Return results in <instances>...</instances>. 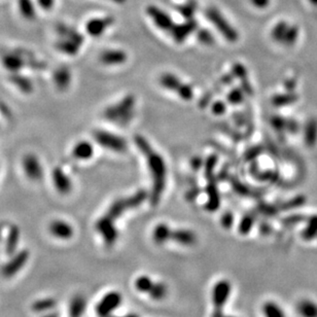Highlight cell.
<instances>
[{"label":"cell","mask_w":317,"mask_h":317,"mask_svg":"<svg viewBox=\"0 0 317 317\" xmlns=\"http://www.w3.org/2000/svg\"><path fill=\"white\" fill-rule=\"evenodd\" d=\"M135 143L138 149L146 156V163L148 169L152 176V191L150 195V203L152 206H155L160 202L161 196L165 189L166 182V164L164 159L160 153H157L148 141L142 137L137 135L135 137Z\"/></svg>","instance_id":"obj_1"},{"label":"cell","mask_w":317,"mask_h":317,"mask_svg":"<svg viewBox=\"0 0 317 317\" xmlns=\"http://www.w3.org/2000/svg\"><path fill=\"white\" fill-rule=\"evenodd\" d=\"M135 107V97L132 95L126 96L119 103L107 109L104 112L105 119L112 122L126 124L133 117V110Z\"/></svg>","instance_id":"obj_2"},{"label":"cell","mask_w":317,"mask_h":317,"mask_svg":"<svg viewBox=\"0 0 317 317\" xmlns=\"http://www.w3.org/2000/svg\"><path fill=\"white\" fill-rule=\"evenodd\" d=\"M147 195L144 191L140 190L138 191L135 195L128 197V198H123L115 201L112 206L110 207L107 216L112 219L113 221L119 219L125 211L129 209H134L140 206L146 199Z\"/></svg>","instance_id":"obj_3"},{"label":"cell","mask_w":317,"mask_h":317,"mask_svg":"<svg viewBox=\"0 0 317 317\" xmlns=\"http://www.w3.org/2000/svg\"><path fill=\"white\" fill-rule=\"evenodd\" d=\"M96 142L108 149L116 152H124L127 150V142L124 138L115 135L111 132L96 130L93 134Z\"/></svg>","instance_id":"obj_4"},{"label":"cell","mask_w":317,"mask_h":317,"mask_svg":"<svg viewBox=\"0 0 317 317\" xmlns=\"http://www.w3.org/2000/svg\"><path fill=\"white\" fill-rule=\"evenodd\" d=\"M123 297L119 292H111L105 295L96 306L99 317H110L122 304Z\"/></svg>","instance_id":"obj_5"},{"label":"cell","mask_w":317,"mask_h":317,"mask_svg":"<svg viewBox=\"0 0 317 317\" xmlns=\"http://www.w3.org/2000/svg\"><path fill=\"white\" fill-rule=\"evenodd\" d=\"M114 222L115 221H113L112 219H110L107 215H105L96 224L97 231L103 237L104 242L108 245L115 244L119 237V233Z\"/></svg>","instance_id":"obj_6"},{"label":"cell","mask_w":317,"mask_h":317,"mask_svg":"<svg viewBox=\"0 0 317 317\" xmlns=\"http://www.w3.org/2000/svg\"><path fill=\"white\" fill-rule=\"evenodd\" d=\"M232 292V285L229 280L223 279L215 284L213 289V303L216 309H223L227 304Z\"/></svg>","instance_id":"obj_7"},{"label":"cell","mask_w":317,"mask_h":317,"mask_svg":"<svg viewBox=\"0 0 317 317\" xmlns=\"http://www.w3.org/2000/svg\"><path fill=\"white\" fill-rule=\"evenodd\" d=\"M208 17L229 41L234 42L238 39L237 31L233 27H231V25L217 11H214V10L209 11Z\"/></svg>","instance_id":"obj_8"},{"label":"cell","mask_w":317,"mask_h":317,"mask_svg":"<svg viewBox=\"0 0 317 317\" xmlns=\"http://www.w3.org/2000/svg\"><path fill=\"white\" fill-rule=\"evenodd\" d=\"M50 234L52 236H55L56 238H60V239H70L73 236V228L66 222L56 220L54 222H51L48 228Z\"/></svg>","instance_id":"obj_9"},{"label":"cell","mask_w":317,"mask_h":317,"mask_svg":"<svg viewBox=\"0 0 317 317\" xmlns=\"http://www.w3.org/2000/svg\"><path fill=\"white\" fill-rule=\"evenodd\" d=\"M209 180L210 181L208 182L207 188H206L208 200L205 205V208L208 211H210V213H215V211H217L221 206V196L218 190L217 182L211 181V179Z\"/></svg>","instance_id":"obj_10"},{"label":"cell","mask_w":317,"mask_h":317,"mask_svg":"<svg viewBox=\"0 0 317 317\" xmlns=\"http://www.w3.org/2000/svg\"><path fill=\"white\" fill-rule=\"evenodd\" d=\"M170 240H172V241H174L180 245L191 246L197 242V236L193 231L184 230V229H177V230H172Z\"/></svg>","instance_id":"obj_11"},{"label":"cell","mask_w":317,"mask_h":317,"mask_svg":"<svg viewBox=\"0 0 317 317\" xmlns=\"http://www.w3.org/2000/svg\"><path fill=\"white\" fill-rule=\"evenodd\" d=\"M296 312L300 317H317V302L310 298L300 299L296 304Z\"/></svg>","instance_id":"obj_12"},{"label":"cell","mask_w":317,"mask_h":317,"mask_svg":"<svg viewBox=\"0 0 317 317\" xmlns=\"http://www.w3.org/2000/svg\"><path fill=\"white\" fill-rule=\"evenodd\" d=\"M100 60L105 65H120L127 61V54L121 49H109L102 52Z\"/></svg>","instance_id":"obj_13"},{"label":"cell","mask_w":317,"mask_h":317,"mask_svg":"<svg viewBox=\"0 0 317 317\" xmlns=\"http://www.w3.org/2000/svg\"><path fill=\"white\" fill-rule=\"evenodd\" d=\"M24 169L26 174L32 179H39L42 175L41 166L37 159L33 155L26 156L24 160Z\"/></svg>","instance_id":"obj_14"},{"label":"cell","mask_w":317,"mask_h":317,"mask_svg":"<svg viewBox=\"0 0 317 317\" xmlns=\"http://www.w3.org/2000/svg\"><path fill=\"white\" fill-rule=\"evenodd\" d=\"M172 230L166 224H159L155 226L152 232V239L154 243L162 245L171 239Z\"/></svg>","instance_id":"obj_15"},{"label":"cell","mask_w":317,"mask_h":317,"mask_svg":"<svg viewBox=\"0 0 317 317\" xmlns=\"http://www.w3.org/2000/svg\"><path fill=\"white\" fill-rule=\"evenodd\" d=\"M52 178H54V182L55 186L58 190L59 193L61 194H68L71 190V181L70 179L65 175V173L57 168L54 171V175H52Z\"/></svg>","instance_id":"obj_16"},{"label":"cell","mask_w":317,"mask_h":317,"mask_svg":"<svg viewBox=\"0 0 317 317\" xmlns=\"http://www.w3.org/2000/svg\"><path fill=\"white\" fill-rule=\"evenodd\" d=\"M304 141L309 147H313L317 143V120L311 119L307 122L304 129Z\"/></svg>","instance_id":"obj_17"},{"label":"cell","mask_w":317,"mask_h":317,"mask_svg":"<svg viewBox=\"0 0 317 317\" xmlns=\"http://www.w3.org/2000/svg\"><path fill=\"white\" fill-rule=\"evenodd\" d=\"M73 156L77 160H89L94 154V148L88 141H81L73 147Z\"/></svg>","instance_id":"obj_18"},{"label":"cell","mask_w":317,"mask_h":317,"mask_svg":"<svg viewBox=\"0 0 317 317\" xmlns=\"http://www.w3.org/2000/svg\"><path fill=\"white\" fill-rule=\"evenodd\" d=\"M148 13L152 17L155 24L157 25V27H160L161 29H164V30H170L173 28L172 21L166 14L153 8L149 9Z\"/></svg>","instance_id":"obj_19"},{"label":"cell","mask_w":317,"mask_h":317,"mask_svg":"<svg viewBox=\"0 0 317 317\" xmlns=\"http://www.w3.org/2000/svg\"><path fill=\"white\" fill-rule=\"evenodd\" d=\"M261 312L263 317H286L283 308L274 301H267L263 303Z\"/></svg>","instance_id":"obj_20"},{"label":"cell","mask_w":317,"mask_h":317,"mask_svg":"<svg viewBox=\"0 0 317 317\" xmlns=\"http://www.w3.org/2000/svg\"><path fill=\"white\" fill-rule=\"evenodd\" d=\"M172 29H173L172 33H173L174 39L177 42H181L189 36V34L191 32H193L196 29V23L195 22H189V23H186L183 25L177 26V27H174Z\"/></svg>","instance_id":"obj_21"},{"label":"cell","mask_w":317,"mask_h":317,"mask_svg":"<svg viewBox=\"0 0 317 317\" xmlns=\"http://www.w3.org/2000/svg\"><path fill=\"white\" fill-rule=\"evenodd\" d=\"M87 302L83 296H75L69 306V317H82L86 310Z\"/></svg>","instance_id":"obj_22"},{"label":"cell","mask_w":317,"mask_h":317,"mask_svg":"<svg viewBox=\"0 0 317 317\" xmlns=\"http://www.w3.org/2000/svg\"><path fill=\"white\" fill-rule=\"evenodd\" d=\"M111 24V20H92L87 25V31L91 36H100Z\"/></svg>","instance_id":"obj_23"},{"label":"cell","mask_w":317,"mask_h":317,"mask_svg":"<svg viewBox=\"0 0 317 317\" xmlns=\"http://www.w3.org/2000/svg\"><path fill=\"white\" fill-rule=\"evenodd\" d=\"M160 84L165 89L170 90V91H174L177 93V91L180 89V87L183 83H181V81L176 75H174L172 73H164L160 77Z\"/></svg>","instance_id":"obj_24"},{"label":"cell","mask_w":317,"mask_h":317,"mask_svg":"<svg viewBox=\"0 0 317 317\" xmlns=\"http://www.w3.org/2000/svg\"><path fill=\"white\" fill-rule=\"evenodd\" d=\"M167 294H168V288L165 283L154 282L147 295H149L150 299L153 301H162L166 298Z\"/></svg>","instance_id":"obj_25"},{"label":"cell","mask_w":317,"mask_h":317,"mask_svg":"<svg viewBox=\"0 0 317 317\" xmlns=\"http://www.w3.org/2000/svg\"><path fill=\"white\" fill-rule=\"evenodd\" d=\"M299 99V96L295 93H286V94H279L273 97L272 103L277 108L285 107V105H289L296 103Z\"/></svg>","instance_id":"obj_26"},{"label":"cell","mask_w":317,"mask_h":317,"mask_svg":"<svg viewBox=\"0 0 317 317\" xmlns=\"http://www.w3.org/2000/svg\"><path fill=\"white\" fill-rule=\"evenodd\" d=\"M153 283L154 282L150 277L146 275H141L135 280V287L138 292L143 293V294H148Z\"/></svg>","instance_id":"obj_27"},{"label":"cell","mask_w":317,"mask_h":317,"mask_svg":"<svg viewBox=\"0 0 317 317\" xmlns=\"http://www.w3.org/2000/svg\"><path fill=\"white\" fill-rule=\"evenodd\" d=\"M288 24L285 22V21H280L278 22L271 31V36L272 38L277 41V42H282L283 40V37L287 31V28H288Z\"/></svg>","instance_id":"obj_28"},{"label":"cell","mask_w":317,"mask_h":317,"mask_svg":"<svg viewBox=\"0 0 317 317\" xmlns=\"http://www.w3.org/2000/svg\"><path fill=\"white\" fill-rule=\"evenodd\" d=\"M55 82L61 89L66 88L70 83V72L66 68H60L55 73Z\"/></svg>","instance_id":"obj_29"},{"label":"cell","mask_w":317,"mask_h":317,"mask_svg":"<svg viewBox=\"0 0 317 317\" xmlns=\"http://www.w3.org/2000/svg\"><path fill=\"white\" fill-rule=\"evenodd\" d=\"M254 222H255V217L254 215H246L243 217V219L240 221V224H239V227H238V230H239V234L241 235H247L253 225H254Z\"/></svg>","instance_id":"obj_30"},{"label":"cell","mask_w":317,"mask_h":317,"mask_svg":"<svg viewBox=\"0 0 317 317\" xmlns=\"http://www.w3.org/2000/svg\"><path fill=\"white\" fill-rule=\"evenodd\" d=\"M317 236V216L310 218L307 227L303 232V238L306 240H311Z\"/></svg>","instance_id":"obj_31"},{"label":"cell","mask_w":317,"mask_h":317,"mask_svg":"<svg viewBox=\"0 0 317 317\" xmlns=\"http://www.w3.org/2000/svg\"><path fill=\"white\" fill-rule=\"evenodd\" d=\"M299 37V28L297 27V26L295 25H292V26H288L287 28V31L283 37V40H282V43H284L285 45H294L295 42L297 41Z\"/></svg>","instance_id":"obj_32"},{"label":"cell","mask_w":317,"mask_h":317,"mask_svg":"<svg viewBox=\"0 0 317 317\" xmlns=\"http://www.w3.org/2000/svg\"><path fill=\"white\" fill-rule=\"evenodd\" d=\"M228 102L231 104H239L244 100V92L241 88H234L228 94Z\"/></svg>","instance_id":"obj_33"},{"label":"cell","mask_w":317,"mask_h":317,"mask_svg":"<svg viewBox=\"0 0 317 317\" xmlns=\"http://www.w3.org/2000/svg\"><path fill=\"white\" fill-rule=\"evenodd\" d=\"M232 73H233L234 77L240 79V82L245 81V79H248L247 78V70L244 67V65H242L240 63H236L233 65Z\"/></svg>","instance_id":"obj_34"},{"label":"cell","mask_w":317,"mask_h":317,"mask_svg":"<svg viewBox=\"0 0 317 317\" xmlns=\"http://www.w3.org/2000/svg\"><path fill=\"white\" fill-rule=\"evenodd\" d=\"M218 163V159L216 155H210L207 161L205 163V175L208 179L213 178V175H214V171H215V168H216V165Z\"/></svg>","instance_id":"obj_35"},{"label":"cell","mask_w":317,"mask_h":317,"mask_svg":"<svg viewBox=\"0 0 317 317\" xmlns=\"http://www.w3.org/2000/svg\"><path fill=\"white\" fill-rule=\"evenodd\" d=\"M178 96L183 99V100H191L194 97V92H193V88L187 84H182L180 89L177 91Z\"/></svg>","instance_id":"obj_36"},{"label":"cell","mask_w":317,"mask_h":317,"mask_svg":"<svg viewBox=\"0 0 317 317\" xmlns=\"http://www.w3.org/2000/svg\"><path fill=\"white\" fill-rule=\"evenodd\" d=\"M286 121L287 119H284L279 116H275L271 119V125L275 130L283 131L286 129Z\"/></svg>","instance_id":"obj_37"},{"label":"cell","mask_w":317,"mask_h":317,"mask_svg":"<svg viewBox=\"0 0 317 317\" xmlns=\"http://www.w3.org/2000/svg\"><path fill=\"white\" fill-rule=\"evenodd\" d=\"M221 223H222V226L223 228L225 229H230L233 224H234V216L232 213H225L221 219Z\"/></svg>","instance_id":"obj_38"},{"label":"cell","mask_w":317,"mask_h":317,"mask_svg":"<svg viewBox=\"0 0 317 317\" xmlns=\"http://www.w3.org/2000/svg\"><path fill=\"white\" fill-rule=\"evenodd\" d=\"M198 39H199L202 43H204V44H213L214 41H215L213 35H211L210 32H208V31H206V30H202V31L199 32V34H198Z\"/></svg>","instance_id":"obj_39"},{"label":"cell","mask_w":317,"mask_h":317,"mask_svg":"<svg viewBox=\"0 0 317 317\" xmlns=\"http://www.w3.org/2000/svg\"><path fill=\"white\" fill-rule=\"evenodd\" d=\"M262 151V148L260 146H253L251 147L249 150L246 151L245 153V159L246 161H251L254 160L255 157H257V155L260 154V152Z\"/></svg>","instance_id":"obj_40"},{"label":"cell","mask_w":317,"mask_h":317,"mask_svg":"<svg viewBox=\"0 0 317 317\" xmlns=\"http://www.w3.org/2000/svg\"><path fill=\"white\" fill-rule=\"evenodd\" d=\"M227 107L223 101H217L213 104V113L217 116H222L226 113Z\"/></svg>","instance_id":"obj_41"},{"label":"cell","mask_w":317,"mask_h":317,"mask_svg":"<svg viewBox=\"0 0 317 317\" xmlns=\"http://www.w3.org/2000/svg\"><path fill=\"white\" fill-rule=\"evenodd\" d=\"M305 203V199L304 197H297L295 199H293L292 201H288L286 203L283 204V207L284 209H290V208H296V207H299L300 205L304 204Z\"/></svg>","instance_id":"obj_42"},{"label":"cell","mask_w":317,"mask_h":317,"mask_svg":"<svg viewBox=\"0 0 317 317\" xmlns=\"http://www.w3.org/2000/svg\"><path fill=\"white\" fill-rule=\"evenodd\" d=\"M233 187L235 189V191L237 193H239L240 195H243V196H247L250 194L249 190L244 186V184H242L241 182H239L238 180H234V183H233Z\"/></svg>","instance_id":"obj_43"},{"label":"cell","mask_w":317,"mask_h":317,"mask_svg":"<svg viewBox=\"0 0 317 317\" xmlns=\"http://www.w3.org/2000/svg\"><path fill=\"white\" fill-rule=\"evenodd\" d=\"M299 129H300V126L296 120L290 119V120L286 121V129L285 130L290 132L292 134H296L297 132L299 131Z\"/></svg>","instance_id":"obj_44"},{"label":"cell","mask_w":317,"mask_h":317,"mask_svg":"<svg viewBox=\"0 0 317 317\" xmlns=\"http://www.w3.org/2000/svg\"><path fill=\"white\" fill-rule=\"evenodd\" d=\"M258 209H259V211H260L261 214L266 215V216H268V217H273V216L276 214L275 207L270 206V205H260Z\"/></svg>","instance_id":"obj_45"},{"label":"cell","mask_w":317,"mask_h":317,"mask_svg":"<svg viewBox=\"0 0 317 317\" xmlns=\"http://www.w3.org/2000/svg\"><path fill=\"white\" fill-rule=\"evenodd\" d=\"M251 3L254 7L258 9H263L270 5V0H251Z\"/></svg>","instance_id":"obj_46"},{"label":"cell","mask_w":317,"mask_h":317,"mask_svg":"<svg viewBox=\"0 0 317 317\" xmlns=\"http://www.w3.org/2000/svg\"><path fill=\"white\" fill-rule=\"evenodd\" d=\"M202 166V160L199 156H195L192 159L191 161V167L195 170H198Z\"/></svg>","instance_id":"obj_47"},{"label":"cell","mask_w":317,"mask_h":317,"mask_svg":"<svg viewBox=\"0 0 317 317\" xmlns=\"http://www.w3.org/2000/svg\"><path fill=\"white\" fill-rule=\"evenodd\" d=\"M234 120L238 126H244L245 125V119L240 114H235Z\"/></svg>","instance_id":"obj_48"},{"label":"cell","mask_w":317,"mask_h":317,"mask_svg":"<svg viewBox=\"0 0 317 317\" xmlns=\"http://www.w3.org/2000/svg\"><path fill=\"white\" fill-rule=\"evenodd\" d=\"M199 195V190L198 189H194V190H191L189 191V193L187 194V199L189 201H194Z\"/></svg>","instance_id":"obj_49"},{"label":"cell","mask_w":317,"mask_h":317,"mask_svg":"<svg viewBox=\"0 0 317 317\" xmlns=\"http://www.w3.org/2000/svg\"><path fill=\"white\" fill-rule=\"evenodd\" d=\"M211 317H235V316H229L223 313V309H216L213 316Z\"/></svg>","instance_id":"obj_50"},{"label":"cell","mask_w":317,"mask_h":317,"mask_svg":"<svg viewBox=\"0 0 317 317\" xmlns=\"http://www.w3.org/2000/svg\"><path fill=\"white\" fill-rule=\"evenodd\" d=\"M110 317H139V316L135 313H130V314H127L125 316H110Z\"/></svg>","instance_id":"obj_51"},{"label":"cell","mask_w":317,"mask_h":317,"mask_svg":"<svg viewBox=\"0 0 317 317\" xmlns=\"http://www.w3.org/2000/svg\"><path fill=\"white\" fill-rule=\"evenodd\" d=\"M310 4H312L313 6H316L317 7V0H309Z\"/></svg>","instance_id":"obj_52"},{"label":"cell","mask_w":317,"mask_h":317,"mask_svg":"<svg viewBox=\"0 0 317 317\" xmlns=\"http://www.w3.org/2000/svg\"><path fill=\"white\" fill-rule=\"evenodd\" d=\"M47 317H57L56 315H49V316H47Z\"/></svg>","instance_id":"obj_53"}]
</instances>
